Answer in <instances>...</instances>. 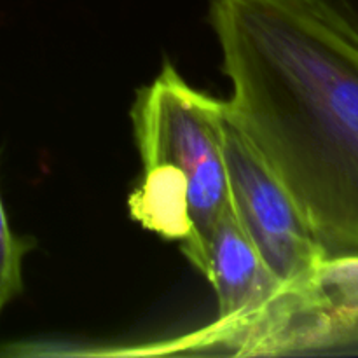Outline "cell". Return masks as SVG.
<instances>
[{
	"label": "cell",
	"mask_w": 358,
	"mask_h": 358,
	"mask_svg": "<svg viewBox=\"0 0 358 358\" xmlns=\"http://www.w3.org/2000/svg\"><path fill=\"white\" fill-rule=\"evenodd\" d=\"M133 220L170 241H185L192 234L187 178L173 164L143 168V178L128 198Z\"/></svg>",
	"instance_id": "5b68a950"
},
{
	"label": "cell",
	"mask_w": 358,
	"mask_h": 358,
	"mask_svg": "<svg viewBox=\"0 0 358 358\" xmlns=\"http://www.w3.org/2000/svg\"><path fill=\"white\" fill-rule=\"evenodd\" d=\"M227 110L327 257L358 254V45L306 0H212Z\"/></svg>",
	"instance_id": "6da1fadb"
},
{
	"label": "cell",
	"mask_w": 358,
	"mask_h": 358,
	"mask_svg": "<svg viewBox=\"0 0 358 358\" xmlns=\"http://www.w3.org/2000/svg\"><path fill=\"white\" fill-rule=\"evenodd\" d=\"M222 150L238 222L285 292L301 299L327 255L292 196L231 117L226 101Z\"/></svg>",
	"instance_id": "3957f363"
},
{
	"label": "cell",
	"mask_w": 358,
	"mask_h": 358,
	"mask_svg": "<svg viewBox=\"0 0 358 358\" xmlns=\"http://www.w3.org/2000/svg\"><path fill=\"white\" fill-rule=\"evenodd\" d=\"M358 311V254L327 257L322 262L310 292L304 296L301 322L306 329L311 322L331 315Z\"/></svg>",
	"instance_id": "8992f818"
},
{
	"label": "cell",
	"mask_w": 358,
	"mask_h": 358,
	"mask_svg": "<svg viewBox=\"0 0 358 358\" xmlns=\"http://www.w3.org/2000/svg\"><path fill=\"white\" fill-rule=\"evenodd\" d=\"M205 276L217 294L219 315L196 343H234L241 346L240 353L264 352L292 297L266 268L233 205L212 231Z\"/></svg>",
	"instance_id": "277c9868"
},
{
	"label": "cell",
	"mask_w": 358,
	"mask_h": 358,
	"mask_svg": "<svg viewBox=\"0 0 358 358\" xmlns=\"http://www.w3.org/2000/svg\"><path fill=\"white\" fill-rule=\"evenodd\" d=\"M336 30L358 45V0H306Z\"/></svg>",
	"instance_id": "ba28073f"
},
{
	"label": "cell",
	"mask_w": 358,
	"mask_h": 358,
	"mask_svg": "<svg viewBox=\"0 0 358 358\" xmlns=\"http://www.w3.org/2000/svg\"><path fill=\"white\" fill-rule=\"evenodd\" d=\"M224 101L189 86L166 63L131 110L143 168L173 164L187 178L192 234L182 252L206 275L208 243L231 192L222 150Z\"/></svg>",
	"instance_id": "7a4b0ae2"
},
{
	"label": "cell",
	"mask_w": 358,
	"mask_h": 358,
	"mask_svg": "<svg viewBox=\"0 0 358 358\" xmlns=\"http://www.w3.org/2000/svg\"><path fill=\"white\" fill-rule=\"evenodd\" d=\"M31 248L34 241L16 236L10 229L0 194V313L23 290L21 266L23 257Z\"/></svg>",
	"instance_id": "52a82bcc"
}]
</instances>
